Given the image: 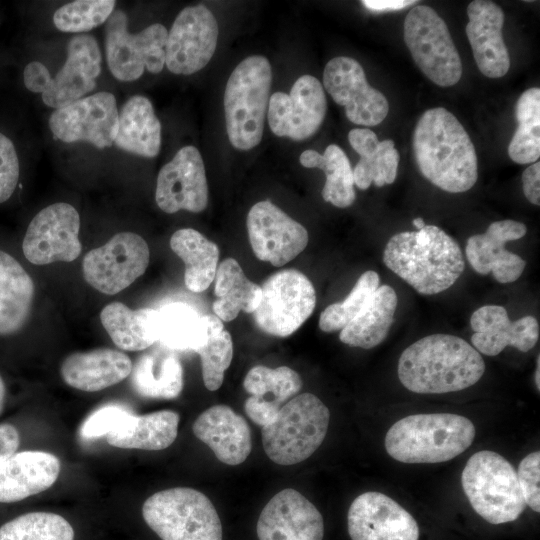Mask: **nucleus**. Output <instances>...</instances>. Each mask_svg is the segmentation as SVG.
I'll return each mask as SVG.
<instances>
[{"mask_svg":"<svg viewBox=\"0 0 540 540\" xmlns=\"http://www.w3.org/2000/svg\"><path fill=\"white\" fill-rule=\"evenodd\" d=\"M118 114L115 96L102 91L55 109L48 123L53 135L63 142H88L103 149L114 143Z\"/></svg>","mask_w":540,"mask_h":540,"instance_id":"obj_15","label":"nucleus"},{"mask_svg":"<svg viewBox=\"0 0 540 540\" xmlns=\"http://www.w3.org/2000/svg\"><path fill=\"white\" fill-rule=\"evenodd\" d=\"M526 232V225L515 220L492 222L485 233L467 240V260L477 273L487 275L492 272L499 283H512L522 275L526 261L506 250L505 244L522 238Z\"/></svg>","mask_w":540,"mask_h":540,"instance_id":"obj_23","label":"nucleus"},{"mask_svg":"<svg viewBox=\"0 0 540 540\" xmlns=\"http://www.w3.org/2000/svg\"><path fill=\"white\" fill-rule=\"evenodd\" d=\"M206 320V341L195 352L201 358L205 387L215 391L222 385L224 372L231 364L233 343L230 333L224 329L222 321L216 315L208 314Z\"/></svg>","mask_w":540,"mask_h":540,"instance_id":"obj_40","label":"nucleus"},{"mask_svg":"<svg viewBox=\"0 0 540 540\" xmlns=\"http://www.w3.org/2000/svg\"><path fill=\"white\" fill-rule=\"evenodd\" d=\"M194 435L214 452L219 461L239 465L252 449L251 431L243 416L227 405H214L193 423Z\"/></svg>","mask_w":540,"mask_h":540,"instance_id":"obj_26","label":"nucleus"},{"mask_svg":"<svg viewBox=\"0 0 540 540\" xmlns=\"http://www.w3.org/2000/svg\"><path fill=\"white\" fill-rule=\"evenodd\" d=\"M101 52L98 42L90 34H78L67 44L64 65L51 78L42 100L51 108L65 107L93 91L101 73Z\"/></svg>","mask_w":540,"mask_h":540,"instance_id":"obj_22","label":"nucleus"},{"mask_svg":"<svg viewBox=\"0 0 540 540\" xmlns=\"http://www.w3.org/2000/svg\"><path fill=\"white\" fill-rule=\"evenodd\" d=\"M397 304L395 290L389 285L379 286L360 313L341 330L340 341L363 349L379 345L393 324Z\"/></svg>","mask_w":540,"mask_h":540,"instance_id":"obj_31","label":"nucleus"},{"mask_svg":"<svg viewBox=\"0 0 540 540\" xmlns=\"http://www.w3.org/2000/svg\"><path fill=\"white\" fill-rule=\"evenodd\" d=\"M361 3L370 11L380 13L384 11H396L403 9L411 4L416 3L415 0H363Z\"/></svg>","mask_w":540,"mask_h":540,"instance_id":"obj_54","label":"nucleus"},{"mask_svg":"<svg viewBox=\"0 0 540 540\" xmlns=\"http://www.w3.org/2000/svg\"><path fill=\"white\" fill-rule=\"evenodd\" d=\"M179 420V414L171 410L131 413L119 430L107 435V442L118 448L162 450L175 441Z\"/></svg>","mask_w":540,"mask_h":540,"instance_id":"obj_34","label":"nucleus"},{"mask_svg":"<svg viewBox=\"0 0 540 540\" xmlns=\"http://www.w3.org/2000/svg\"><path fill=\"white\" fill-rule=\"evenodd\" d=\"M461 483L472 508L490 524L515 521L525 510L515 469L494 451L474 453L462 471Z\"/></svg>","mask_w":540,"mask_h":540,"instance_id":"obj_7","label":"nucleus"},{"mask_svg":"<svg viewBox=\"0 0 540 540\" xmlns=\"http://www.w3.org/2000/svg\"><path fill=\"white\" fill-rule=\"evenodd\" d=\"M214 293V314L226 322L234 320L240 311L253 313L262 296L261 286L246 277L234 258H226L218 265Z\"/></svg>","mask_w":540,"mask_h":540,"instance_id":"obj_35","label":"nucleus"},{"mask_svg":"<svg viewBox=\"0 0 540 540\" xmlns=\"http://www.w3.org/2000/svg\"><path fill=\"white\" fill-rule=\"evenodd\" d=\"M300 164L324 171L326 181L322 189L324 201L338 208H346L355 200L353 170L345 152L337 145H329L323 154L308 149L301 153Z\"/></svg>","mask_w":540,"mask_h":540,"instance_id":"obj_38","label":"nucleus"},{"mask_svg":"<svg viewBox=\"0 0 540 540\" xmlns=\"http://www.w3.org/2000/svg\"><path fill=\"white\" fill-rule=\"evenodd\" d=\"M378 287L379 275L373 270L364 272L342 302L333 303L321 312L319 328L324 332L342 330L360 313Z\"/></svg>","mask_w":540,"mask_h":540,"instance_id":"obj_43","label":"nucleus"},{"mask_svg":"<svg viewBox=\"0 0 540 540\" xmlns=\"http://www.w3.org/2000/svg\"><path fill=\"white\" fill-rule=\"evenodd\" d=\"M5 394H6L5 384L0 374V415L2 414L3 409H4Z\"/></svg>","mask_w":540,"mask_h":540,"instance_id":"obj_55","label":"nucleus"},{"mask_svg":"<svg viewBox=\"0 0 540 540\" xmlns=\"http://www.w3.org/2000/svg\"><path fill=\"white\" fill-rule=\"evenodd\" d=\"M518 128L508 146V155L518 164H530L540 157V89L524 91L515 106Z\"/></svg>","mask_w":540,"mask_h":540,"instance_id":"obj_39","label":"nucleus"},{"mask_svg":"<svg viewBox=\"0 0 540 540\" xmlns=\"http://www.w3.org/2000/svg\"><path fill=\"white\" fill-rule=\"evenodd\" d=\"M516 473L526 505L540 512V452L526 455Z\"/></svg>","mask_w":540,"mask_h":540,"instance_id":"obj_47","label":"nucleus"},{"mask_svg":"<svg viewBox=\"0 0 540 540\" xmlns=\"http://www.w3.org/2000/svg\"><path fill=\"white\" fill-rule=\"evenodd\" d=\"M23 80L29 91L42 94L51 80V75L44 64L32 61L24 69Z\"/></svg>","mask_w":540,"mask_h":540,"instance_id":"obj_50","label":"nucleus"},{"mask_svg":"<svg viewBox=\"0 0 540 540\" xmlns=\"http://www.w3.org/2000/svg\"><path fill=\"white\" fill-rule=\"evenodd\" d=\"M132 412L120 405H106L94 411L82 424L80 433L86 439L107 436L119 430Z\"/></svg>","mask_w":540,"mask_h":540,"instance_id":"obj_46","label":"nucleus"},{"mask_svg":"<svg viewBox=\"0 0 540 540\" xmlns=\"http://www.w3.org/2000/svg\"><path fill=\"white\" fill-rule=\"evenodd\" d=\"M105 23L106 61L116 79L131 82L140 78L145 69L153 74L163 70L168 36L165 26L155 23L131 34L122 10H114Z\"/></svg>","mask_w":540,"mask_h":540,"instance_id":"obj_10","label":"nucleus"},{"mask_svg":"<svg viewBox=\"0 0 540 540\" xmlns=\"http://www.w3.org/2000/svg\"><path fill=\"white\" fill-rule=\"evenodd\" d=\"M465 31L480 72L500 78L510 68V56L503 40L504 12L492 1L475 0L467 7Z\"/></svg>","mask_w":540,"mask_h":540,"instance_id":"obj_24","label":"nucleus"},{"mask_svg":"<svg viewBox=\"0 0 540 540\" xmlns=\"http://www.w3.org/2000/svg\"><path fill=\"white\" fill-rule=\"evenodd\" d=\"M261 290V300L253 312V318L256 325L269 335H291L314 311V286L296 269H284L272 274Z\"/></svg>","mask_w":540,"mask_h":540,"instance_id":"obj_11","label":"nucleus"},{"mask_svg":"<svg viewBox=\"0 0 540 540\" xmlns=\"http://www.w3.org/2000/svg\"><path fill=\"white\" fill-rule=\"evenodd\" d=\"M413 225L418 229H422L425 226L424 220L422 218H415L413 220Z\"/></svg>","mask_w":540,"mask_h":540,"instance_id":"obj_57","label":"nucleus"},{"mask_svg":"<svg viewBox=\"0 0 540 540\" xmlns=\"http://www.w3.org/2000/svg\"><path fill=\"white\" fill-rule=\"evenodd\" d=\"M74 530L62 516L30 512L0 527V540H73Z\"/></svg>","mask_w":540,"mask_h":540,"instance_id":"obj_41","label":"nucleus"},{"mask_svg":"<svg viewBox=\"0 0 540 540\" xmlns=\"http://www.w3.org/2000/svg\"><path fill=\"white\" fill-rule=\"evenodd\" d=\"M329 420L328 407L314 394L293 397L280 408L275 421L262 428L266 455L286 466L306 460L324 441Z\"/></svg>","mask_w":540,"mask_h":540,"instance_id":"obj_6","label":"nucleus"},{"mask_svg":"<svg viewBox=\"0 0 540 540\" xmlns=\"http://www.w3.org/2000/svg\"><path fill=\"white\" fill-rule=\"evenodd\" d=\"M404 41L411 56L433 83L450 87L459 82L463 67L445 21L427 5H417L406 15Z\"/></svg>","mask_w":540,"mask_h":540,"instance_id":"obj_9","label":"nucleus"},{"mask_svg":"<svg viewBox=\"0 0 540 540\" xmlns=\"http://www.w3.org/2000/svg\"><path fill=\"white\" fill-rule=\"evenodd\" d=\"M157 342L171 351H196L207 338L206 315L185 302H171L156 309Z\"/></svg>","mask_w":540,"mask_h":540,"instance_id":"obj_32","label":"nucleus"},{"mask_svg":"<svg viewBox=\"0 0 540 540\" xmlns=\"http://www.w3.org/2000/svg\"><path fill=\"white\" fill-rule=\"evenodd\" d=\"M218 24L204 5L185 7L179 12L168 32L165 64L178 75H191L211 60L218 41Z\"/></svg>","mask_w":540,"mask_h":540,"instance_id":"obj_14","label":"nucleus"},{"mask_svg":"<svg viewBox=\"0 0 540 540\" xmlns=\"http://www.w3.org/2000/svg\"><path fill=\"white\" fill-rule=\"evenodd\" d=\"M114 144L126 152L153 158L161 147V124L151 101L141 95L129 98L118 114Z\"/></svg>","mask_w":540,"mask_h":540,"instance_id":"obj_30","label":"nucleus"},{"mask_svg":"<svg viewBox=\"0 0 540 540\" xmlns=\"http://www.w3.org/2000/svg\"><path fill=\"white\" fill-rule=\"evenodd\" d=\"M20 445V436L15 426L0 424V462L16 453Z\"/></svg>","mask_w":540,"mask_h":540,"instance_id":"obj_53","label":"nucleus"},{"mask_svg":"<svg viewBox=\"0 0 540 540\" xmlns=\"http://www.w3.org/2000/svg\"><path fill=\"white\" fill-rule=\"evenodd\" d=\"M19 160L12 141L0 132V203L15 191L19 179Z\"/></svg>","mask_w":540,"mask_h":540,"instance_id":"obj_48","label":"nucleus"},{"mask_svg":"<svg viewBox=\"0 0 540 540\" xmlns=\"http://www.w3.org/2000/svg\"><path fill=\"white\" fill-rule=\"evenodd\" d=\"M522 186L526 199L534 205H540V163L529 165L522 174Z\"/></svg>","mask_w":540,"mask_h":540,"instance_id":"obj_52","label":"nucleus"},{"mask_svg":"<svg viewBox=\"0 0 540 540\" xmlns=\"http://www.w3.org/2000/svg\"><path fill=\"white\" fill-rule=\"evenodd\" d=\"M413 151L421 174L446 192L468 191L478 179L472 140L456 116L443 107L422 114L414 130Z\"/></svg>","mask_w":540,"mask_h":540,"instance_id":"obj_1","label":"nucleus"},{"mask_svg":"<svg viewBox=\"0 0 540 540\" xmlns=\"http://www.w3.org/2000/svg\"><path fill=\"white\" fill-rule=\"evenodd\" d=\"M256 530L259 540H322L324 521L304 495L286 488L262 509Z\"/></svg>","mask_w":540,"mask_h":540,"instance_id":"obj_21","label":"nucleus"},{"mask_svg":"<svg viewBox=\"0 0 540 540\" xmlns=\"http://www.w3.org/2000/svg\"><path fill=\"white\" fill-rule=\"evenodd\" d=\"M475 427L451 413L415 414L394 423L386 433V452L402 463L449 461L470 447Z\"/></svg>","mask_w":540,"mask_h":540,"instance_id":"obj_4","label":"nucleus"},{"mask_svg":"<svg viewBox=\"0 0 540 540\" xmlns=\"http://www.w3.org/2000/svg\"><path fill=\"white\" fill-rule=\"evenodd\" d=\"M323 85L354 124L376 126L389 112L386 97L368 83L362 66L353 58L331 59L323 71Z\"/></svg>","mask_w":540,"mask_h":540,"instance_id":"obj_17","label":"nucleus"},{"mask_svg":"<svg viewBox=\"0 0 540 540\" xmlns=\"http://www.w3.org/2000/svg\"><path fill=\"white\" fill-rule=\"evenodd\" d=\"M172 251L184 262V282L194 292L205 291L215 279L218 246L192 228L179 229L170 238Z\"/></svg>","mask_w":540,"mask_h":540,"instance_id":"obj_36","label":"nucleus"},{"mask_svg":"<svg viewBox=\"0 0 540 540\" xmlns=\"http://www.w3.org/2000/svg\"><path fill=\"white\" fill-rule=\"evenodd\" d=\"M539 375H540V357L538 355V358H537V369H536V372H535V383L537 385V389L539 390L540 389V379H539Z\"/></svg>","mask_w":540,"mask_h":540,"instance_id":"obj_56","label":"nucleus"},{"mask_svg":"<svg viewBox=\"0 0 540 540\" xmlns=\"http://www.w3.org/2000/svg\"><path fill=\"white\" fill-rule=\"evenodd\" d=\"M282 406L259 397L250 396L244 403L247 416L262 428L272 424Z\"/></svg>","mask_w":540,"mask_h":540,"instance_id":"obj_49","label":"nucleus"},{"mask_svg":"<svg viewBox=\"0 0 540 540\" xmlns=\"http://www.w3.org/2000/svg\"><path fill=\"white\" fill-rule=\"evenodd\" d=\"M246 224L254 255L275 267L293 260L308 244L305 227L269 200L251 207Z\"/></svg>","mask_w":540,"mask_h":540,"instance_id":"obj_18","label":"nucleus"},{"mask_svg":"<svg viewBox=\"0 0 540 540\" xmlns=\"http://www.w3.org/2000/svg\"><path fill=\"white\" fill-rule=\"evenodd\" d=\"M59 459L44 451L14 453L0 462V502L21 501L50 488L57 480Z\"/></svg>","mask_w":540,"mask_h":540,"instance_id":"obj_27","label":"nucleus"},{"mask_svg":"<svg viewBox=\"0 0 540 540\" xmlns=\"http://www.w3.org/2000/svg\"><path fill=\"white\" fill-rule=\"evenodd\" d=\"M399 152L392 140L380 141L376 150L361 156L353 169L354 184L366 190L373 182L377 187L392 184L397 176Z\"/></svg>","mask_w":540,"mask_h":540,"instance_id":"obj_45","label":"nucleus"},{"mask_svg":"<svg viewBox=\"0 0 540 540\" xmlns=\"http://www.w3.org/2000/svg\"><path fill=\"white\" fill-rule=\"evenodd\" d=\"M383 262L422 295L447 290L465 269L459 244L435 225L393 235L385 246Z\"/></svg>","mask_w":540,"mask_h":540,"instance_id":"obj_3","label":"nucleus"},{"mask_svg":"<svg viewBox=\"0 0 540 540\" xmlns=\"http://www.w3.org/2000/svg\"><path fill=\"white\" fill-rule=\"evenodd\" d=\"M130 375L134 390L147 398L173 399L183 388L181 362L165 347L140 356Z\"/></svg>","mask_w":540,"mask_h":540,"instance_id":"obj_33","label":"nucleus"},{"mask_svg":"<svg viewBox=\"0 0 540 540\" xmlns=\"http://www.w3.org/2000/svg\"><path fill=\"white\" fill-rule=\"evenodd\" d=\"M114 0H79L62 5L53 15L62 32L83 33L106 22L114 11Z\"/></svg>","mask_w":540,"mask_h":540,"instance_id":"obj_44","label":"nucleus"},{"mask_svg":"<svg viewBox=\"0 0 540 540\" xmlns=\"http://www.w3.org/2000/svg\"><path fill=\"white\" fill-rule=\"evenodd\" d=\"M34 294L30 275L14 257L0 250V336L12 335L25 326Z\"/></svg>","mask_w":540,"mask_h":540,"instance_id":"obj_29","label":"nucleus"},{"mask_svg":"<svg viewBox=\"0 0 540 540\" xmlns=\"http://www.w3.org/2000/svg\"><path fill=\"white\" fill-rule=\"evenodd\" d=\"M149 258L148 244L140 235L121 232L85 255L83 277L97 291L114 295L144 274Z\"/></svg>","mask_w":540,"mask_h":540,"instance_id":"obj_12","label":"nucleus"},{"mask_svg":"<svg viewBox=\"0 0 540 540\" xmlns=\"http://www.w3.org/2000/svg\"><path fill=\"white\" fill-rule=\"evenodd\" d=\"M156 309H130L121 302L106 305L100 320L116 346L126 351H140L157 342L154 330Z\"/></svg>","mask_w":540,"mask_h":540,"instance_id":"obj_37","label":"nucleus"},{"mask_svg":"<svg viewBox=\"0 0 540 540\" xmlns=\"http://www.w3.org/2000/svg\"><path fill=\"white\" fill-rule=\"evenodd\" d=\"M155 200L166 213L202 212L208 203L204 162L198 149L185 146L159 171Z\"/></svg>","mask_w":540,"mask_h":540,"instance_id":"obj_19","label":"nucleus"},{"mask_svg":"<svg viewBox=\"0 0 540 540\" xmlns=\"http://www.w3.org/2000/svg\"><path fill=\"white\" fill-rule=\"evenodd\" d=\"M470 325L473 347L487 356H496L507 346L528 352L539 339V324L535 317L524 316L511 321L506 309L499 305H485L473 312Z\"/></svg>","mask_w":540,"mask_h":540,"instance_id":"obj_25","label":"nucleus"},{"mask_svg":"<svg viewBox=\"0 0 540 540\" xmlns=\"http://www.w3.org/2000/svg\"><path fill=\"white\" fill-rule=\"evenodd\" d=\"M80 216L70 204H51L39 211L26 230L22 250L35 265L72 262L82 246L79 240Z\"/></svg>","mask_w":540,"mask_h":540,"instance_id":"obj_13","label":"nucleus"},{"mask_svg":"<svg viewBox=\"0 0 540 540\" xmlns=\"http://www.w3.org/2000/svg\"><path fill=\"white\" fill-rule=\"evenodd\" d=\"M243 386L251 396L265 398L271 394L272 400L283 406L300 391L302 379L295 370L287 366L272 369L258 365L248 371Z\"/></svg>","mask_w":540,"mask_h":540,"instance_id":"obj_42","label":"nucleus"},{"mask_svg":"<svg viewBox=\"0 0 540 540\" xmlns=\"http://www.w3.org/2000/svg\"><path fill=\"white\" fill-rule=\"evenodd\" d=\"M351 147L361 156L373 153L380 141L377 135L368 128H355L348 134Z\"/></svg>","mask_w":540,"mask_h":540,"instance_id":"obj_51","label":"nucleus"},{"mask_svg":"<svg viewBox=\"0 0 540 540\" xmlns=\"http://www.w3.org/2000/svg\"><path fill=\"white\" fill-rule=\"evenodd\" d=\"M147 525L162 540H222V525L210 499L189 487L150 496L142 506Z\"/></svg>","mask_w":540,"mask_h":540,"instance_id":"obj_8","label":"nucleus"},{"mask_svg":"<svg viewBox=\"0 0 540 540\" xmlns=\"http://www.w3.org/2000/svg\"><path fill=\"white\" fill-rule=\"evenodd\" d=\"M327 112V100L320 81L311 75L300 76L290 93L275 92L269 98L267 119L279 137L302 141L320 128Z\"/></svg>","mask_w":540,"mask_h":540,"instance_id":"obj_16","label":"nucleus"},{"mask_svg":"<svg viewBox=\"0 0 540 540\" xmlns=\"http://www.w3.org/2000/svg\"><path fill=\"white\" fill-rule=\"evenodd\" d=\"M351 540H418L414 517L389 496L375 491L357 496L347 515Z\"/></svg>","mask_w":540,"mask_h":540,"instance_id":"obj_20","label":"nucleus"},{"mask_svg":"<svg viewBox=\"0 0 540 540\" xmlns=\"http://www.w3.org/2000/svg\"><path fill=\"white\" fill-rule=\"evenodd\" d=\"M485 371L480 353L464 339L450 334L425 336L400 355L397 373L401 384L419 394L464 390Z\"/></svg>","mask_w":540,"mask_h":540,"instance_id":"obj_2","label":"nucleus"},{"mask_svg":"<svg viewBox=\"0 0 540 540\" xmlns=\"http://www.w3.org/2000/svg\"><path fill=\"white\" fill-rule=\"evenodd\" d=\"M271 83V65L261 55L245 58L229 76L223 102L226 130L234 148L246 151L260 143Z\"/></svg>","mask_w":540,"mask_h":540,"instance_id":"obj_5","label":"nucleus"},{"mask_svg":"<svg viewBox=\"0 0 540 540\" xmlns=\"http://www.w3.org/2000/svg\"><path fill=\"white\" fill-rule=\"evenodd\" d=\"M132 366L130 358L123 352L98 348L68 355L61 364L60 373L70 387L96 392L127 378Z\"/></svg>","mask_w":540,"mask_h":540,"instance_id":"obj_28","label":"nucleus"}]
</instances>
